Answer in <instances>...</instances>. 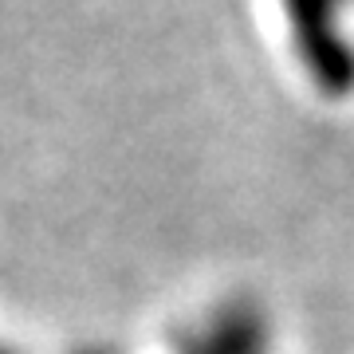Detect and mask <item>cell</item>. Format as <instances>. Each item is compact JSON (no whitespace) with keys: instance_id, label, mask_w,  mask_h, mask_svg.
<instances>
[{"instance_id":"cell-1","label":"cell","mask_w":354,"mask_h":354,"mask_svg":"<svg viewBox=\"0 0 354 354\" xmlns=\"http://www.w3.org/2000/svg\"><path fill=\"white\" fill-rule=\"evenodd\" d=\"M283 8L311 87L327 99L354 95V44L342 32V0H283Z\"/></svg>"},{"instance_id":"cell-4","label":"cell","mask_w":354,"mask_h":354,"mask_svg":"<svg viewBox=\"0 0 354 354\" xmlns=\"http://www.w3.org/2000/svg\"><path fill=\"white\" fill-rule=\"evenodd\" d=\"M0 354H20V351H12V346H8V342H0Z\"/></svg>"},{"instance_id":"cell-3","label":"cell","mask_w":354,"mask_h":354,"mask_svg":"<svg viewBox=\"0 0 354 354\" xmlns=\"http://www.w3.org/2000/svg\"><path fill=\"white\" fill-rule=\"evenodd\" d=\"M75 354H118L114 346H106V342H87V346H79Z\"/></svg>"},{"instance_id":"cell-2","label":"cell","mask_w":354,"mask_h":354,"mask_svg":"<svg viewBox=\"0 0 354 354\" xmlns=\"http://www.w3.org/2000/svg\"><path fill=\"white\" fill-rule=\"evenodd\" d=\"M272 319L256 299H221L174 335V354H272Z\"/></svg>"}]
</instances>
